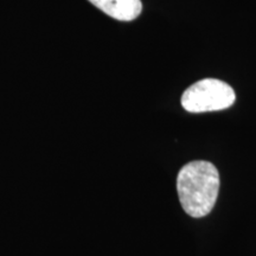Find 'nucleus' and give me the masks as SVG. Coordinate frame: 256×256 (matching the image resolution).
<instances>
[{
	"mask_svg": "<svg viewBox=\"0 0 256 256\" xmlns=\"http://www.w3.org/2000/svg\"><path fill=\"white\" fill-rule=\"evenodd\" d=\"M182 206L192 217L206 216L214 209L220 190L216 166L206 160H194L182 168L177 178Z\"/></svg>",
	"mask_w": 256,
	"mask_h": 256,
	"instance_id": "f257e3e1",
	"label": "nucleus"
},
{
	"mask_svg": "<svg viewBox=\"0 0 256 256\" xmlns=\"http://www.w3.org/2000/svg\"><path fill=\"white\" fill-rule=\"evenodd\" d=\"M110 17L121 22L134 20L142 14V4L140 0H89Z\"/></svg>",
	"mask_w": 256,
	"mask_h": 256,
	"instance_id": "7ed1b4c3",
	"label": "nucleus"
},
{
	"mask_svg": "<svg viewBox=\"0 0 256 256\" xmlns=\"http://www.w3.org/2000/svg\"><path fill=\"white\" fill-rule=\"evenodd\" d=\"M235 98V92L228 83L215 78H204L184 92L182 106L190 113H204L226 110L234 104Z\"/></svg>",
	"mask_w": 256,
	"mask_h": 256,
	"instance_id": "f03ea898",
	"label": "nucleus"
}]
</instances>
